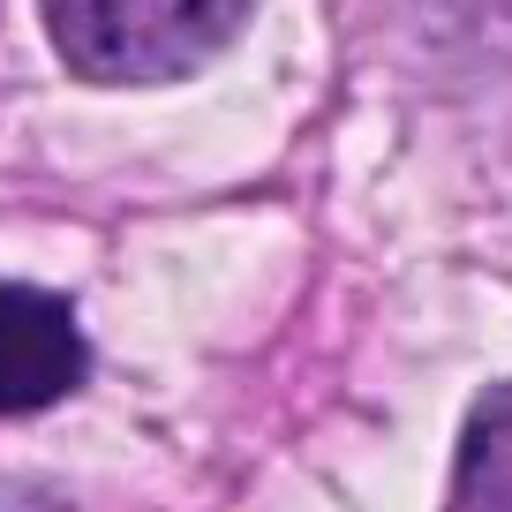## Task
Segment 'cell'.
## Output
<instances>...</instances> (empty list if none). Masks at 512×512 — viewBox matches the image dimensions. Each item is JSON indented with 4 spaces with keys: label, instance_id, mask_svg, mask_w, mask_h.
Returning <instances> with one entry per match:
<instances>
[{
    "label": "cell",
    "instance_id": "4",
    "mask_svg": "<svg viewBox=\"0 0 512 512\" xmlns=\"http://www.w3.org/2000/svg\"><path fill=\"white\" fill-rule=\"evenodd\" d=\"M0 512H68V505L46 490H23V482H0Z\"/></svg>",
    "mask_w": 512,
    "mask_h": 512
},
{
    "label": "cell",
    "instance_id": "2",
    "mask_svg": "<svg viewBox=\"0 0 512 512\" xmlns=\"http://www.w3.org/2000/svg\"><path fill=\"white\" fill-rule=\"evenodd\" d=\"M83 332L61 294L0 287V415H38L83 384Z\"/></svg>",
    "mask_w": 512,
    "mask_h": 512
},
{
    "label": "cell",
    "instance_id": "1",
    "mask_svg": "<svg viewBox=\"0 0 512 512\" xmlns=\"http://www.w3.org/2000/svg\"><path fill=\"white\" fill-rule=\"evenodd\" d=\"M256 0H46V31L91 83H174L234 46Z\"/></svg>",
    "mask_w": 512,
    "mask_h": 512
},
{
    "label": "cell",
    "instance_id": "3",
    "mask_svg": "<svg viewBox=\"0 0 512 512\" xmlns=\"http://www.w3.org/2000/svg\"><path fill=\"white\" fill-rule=\"evenodd\" d=\"M452 512H512V384H497L460 437Z\"/></svg>",
    "mask_w": 512,
    "mask_h": 512
}]
</instances>
